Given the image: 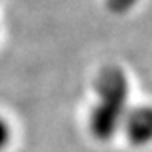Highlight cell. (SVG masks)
<instances>
[{
	"instance_id": "277c9868",
	"label": "cell",
	"mask_w": 152,
	"mask_h": 152,
	"mask_svg": "<svg viewBox=\"0 0 152 152\" xmlns=\"http://www.w3.org/2000/svg\"><path fill=\"white\" fill-rule=\"evenodd\" d=\"M9 139H10V129L5 120L0 118V151L9 144Z\"/></svg>"
},
{
	"instance_id": "6da1fadb",
	"label": "cell",
	"mask_w": 152,
	"mask_h": 152,
	"mask_svg": "<svg viewBox=\"0 0 152 152\" xmlns=\"http://www.w3.org/2000/svg\"><path fill=\"white\" fill-rule=\"evenodd\" d=\"M96 103L91 110L90 129L98 140H108L117 134L127 113L129 81L117 66H107L100 71L95 83Z\"/></svg>"
},
{
	"instance_id": "3957f363",
	"label": "cell",
	"mask_w": 152,
	"mask_h": 152,
	"mask_svg": "<svg viewBox=\"0 0 152 152\" xmlns=\"http://www.w3.org/2000/svg\"><path fill=\"white\" fill-rule=\"evenodd\" d=\"M137 0H107V9H108L112 14H125L129 12L132 7L135 5Z\"/></svg>"
},
{
	"instance_id": "7a4b0ae2",
	"label": "cell",
	"mask_w": 152,
	"mask_h": 152,
	"mask_svg": "<svg viewBox=\"0 0 152 152\" xmlns=\"http://www.w3.org/2000/svg\"><path fill=\"white\" fill-rule=\"evenodd\" d=\"M129 140L135 145H142L152 140V108L137 107L127 112L122 122Z\"/></svg>"
}]
</instances>
